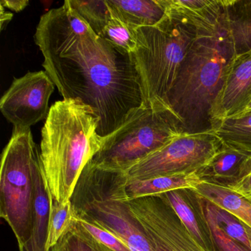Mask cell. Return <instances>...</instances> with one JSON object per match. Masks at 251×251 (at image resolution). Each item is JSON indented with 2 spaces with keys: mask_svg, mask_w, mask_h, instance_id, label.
Instances as JSON below:
<instances>
[{
  "mask_svg": "<svg viewBox=\"0 0 251 251\" xmlns=\"http://www.w3.org/2000/svg\"><path fill=\"white\" fill-rule=\"evenodd\" d=\"M113 16L134 29L161 23L167 9L161 0H107Z\"/></svg>",
  "mask_w": 251,
  "mask_h": 251,
  "instance_id": "15",
  "label": "cell"
},
{
  "mask_svg": "<svg viewBox=\"0 0 251 251\" xmlns=\"http://www.w3.org/2000/svg\"><path fill=\"white\" fill-rule=\"evenodd\" d=\"M203 203L205 217L212 231L218 251H251L240 242L232 239L225 233L217 223L211 204L205 200H203Z\"/></svg>",
  "mask_w": 251,
  "mask_h": 251,
  "instance_id": "26",
  "label": "cell"
},
{
  "mask_svg": "<svg viewBox=\"0 0 251 251\" xmlns=\"http://www.w3.org/2000/svg\"><path fill=\"white\" fill-rule=\"evenodd\" d=\"M202 181L199 173L161 176L144 180H129L127 192L129 200L167 193L181 189H195Z\"/></svg>",
  "mask_w": 251,
  "mask_h": 251,
  "instance_id": "19",
  "label": "cell"
},
{
  "mask_svg": "<svg viewBox=\"0 0 251 251\" xmlns=\"http://www.w3.org/2000/svg\"><path fill=\"white\" fill-rule=\"evenodd\" d=\"M99 37L127 53H134L137 48L136 29L114 16H112Z\"/></svg>",
  "mask_w": 251,
  "mask_h": 251,
  "instance_id": "23",
  "label": "cell"
},
{
  "mask_svg": "<svg viewBox=\"0 0 251 251\" xmlns=\"http://www.w3.org/2000/svg\"><path fill=\"white\" fill-rule=\"evenodd\" d=\"M223 146L213 132L184 133L144 158L127 172L129 180L196 173L212 159Z\"/></svg>",
  "mask_w": 251,
  "mask_h": 251,
  "instance_id": "8",
  "label": "cell"
},
{
  "mask_svg": "<svg viewBox=\"0 0 251 251\" xmlns=\"http://www.w3.org/2000/svg\"><path fill=\"white\" fill-rule=\"evenodd\" d=\"M64 99H79L99 119L98 132L107 137L148 106L133 54L102 38L86 39L61 57L42 64Z\"/></svg>",
  "mask_w": 251,
  "mask_h": 251,
  "instance_id": "1",
  "label": "cell"
},
{
  "mask_svg": "<svg viewBox=\"0 0 251 251\" xmlns=\"http://www.w3.org/2000/svg\"><path fill=\"white\" fill-rule=\"evenodd\" d=\"M50 251H113L95 239L75 218Z\"/></svg>",
  "mask_w": 251,
  "mask_h": 251,
  "instance_id": "21",
  "label": "cell"
},
{
  "mask_svg": "<svg viewBox=\"0 0 251 251\" xmlns=\"http://www.w3.org/2000/svg\"><path fill=\"white\" fill-rule=\"evenodd\" d=\"M198 34L165 100L189 134L212 132V113L233 60L223 4L201 19H192Z\"/></svg>",
  "mask_w": 251,
  "mask_h": 251,
  "instance_id": "2",
  "label": "cell"
},
{
  "mask_svg": "<svg viewBox=\"0 0 251 251\" xmlns=\"http://www.w3.org/2000/svg\"><path fill=\"white\" fill-rule=\"evenodd\" d=\"M182 223L208 251H218L205 217L203 200L193 189H181L164 193Z\"/></svg>",
  "mask_w": 251,
  "mask_h": 251,
  "instance_id": "13",
  "label": "cell"
},
{
  "mask_svg": "<svg viewBox=\"0 0 251 251\" xmlns=\"http://www.w3.org/2000/svg\"><path fill=\"white\" fill-rule=\"evenodd\" d=\"M166 9L167 16L156 25L136 29L137 48L133 55L148 105H165L166 98L198 34L192 19L176 10Z\"/></svg>",
  "mask_w": 251,
  "mask_h": 251,
  "instance_id": "5",
  "label": "cell"
},
{
  "mask_svg": "<svg viewBox=\"0 0 251 251\" xmlns=\"http://www.w3.org/2000/svg\"><path fill=\"white\" fill-rule=\"evenodd\" d=\"M40 149L30 128H14L4 149L0 171V215L12 229L19 246L30 236L34 199V167Z\"/></svg>",
  "mask_w": 251,
  "mask_h": 251,
  "instance_id": "7",
  "label": "cell"
},
{
  "mask_svg": "<svg viewBox=\"0 0 251 251\" xmlns=\"http://www.w3.org/2000/svg\"><path fill=\"white\" fill-rule=\"evenodd\" d=\"M75 219L74 211L71 201L65 203L53 202L50 220L48 249L50 251L57 243L66 230L70 227Z\"/></svg>",
  "mask_w": 251,
  "mask_h": 251,
  "instance_id": "24",
  "label": "cell"
},
{
  "mask_svg": "<svg viewBox=\"0 0 251 251\" xmlns=\"http://www.w3.org/2000/svg\"><path fill=\"white\" fill-rule=\"evenodd\" d=\"M34 186L30 236L19 248L20 251H50L48 249V238L53 200L47 184L41 156L34 167Z\"/></svg>",
  "mask_w": 251,
  "mask_h": 251,
  "instance_id": "14",
  "label": "cell"
},
{
  "mask_svg": "<svg viewBox=\"0 0 251 251\" xmlns=\"http://www.w3.org/2000/svg\"><path fill=\"white\" fill-rule=\"evenodd\" d=\"M127 183V173L105 170L91 160L70 199L75 217L111 232L132 251H155L130 211Z\"/></svg>",
  "mask_w": 251,
  "mask_h": 251,
  "instance_id": "4",
  "label": "cell"
},
{
  "mask_svg": "<svg viewBox=\"0 0 251 251\" xmlns=\"http://www.w3.org/2000/svg\"><path fill=\"white\" fill-rule=\"evenodd\" d=\"M251 105V51L233 60L213 110V127L218 122L237 115Z\"/></svg>",
  "mask_w": 251,
  "mask_h": 251,
  "instance_id": "12",
  "label": "cell"
},
{
  "mask_svg": "<svg viewBox=\"0 0 251 251\" xmlns=\"http://www.w3.org/2000/svg\"><path fill=\"white\" fill-rule=\"evenodd\" d=\"M211 205L215 214L217 223L224 230L225 233L232 239L240 242L251 251V245L245 226L230 213L212 204Z\"/></svg>",
  "mask_w": 251,
  "mask_h": 251,
  "instance_id": "25",
  "label": "cell"
},
{
  "mask_svg": "<svg viewBox=\"0 0 251 251\" xmlns=\"http://www.w3.org/2000/svg\"><path fill=\"white\" fill-rule=\"evenodd\" d=\"M251 155L223 143L220 151L198 173L202 180L228 186L237 179L242 166Z\"/></svg>",
  "mask_w": 251,
  "mask_h": 251,
  "instance_id": "16",
  "label": "cell"
},
{
  "mask_svg": "<svg viewBox=\"0 0 251 251\" xmlns=\"http://www.w3.org/2000/svg\"><path fill=\"white\" fill-rule=\"evenodd\" d=\"M29 1L27 0H2L0 5L6 9L11 10L16 13L21 12L28 6Z\"/></svg>",
  "mask_w": 251,
  "mask_h": 251,
  "instance_id": "29",
  "label": "cell"
},
{
  "mask_svg": "<svg viewBox=\"0 0 251 251\" xmlns=\"http://www.w3.org/2000/svg\"><path fill=\"white\" fill-rule=\"evenodd\" d=\"M223 14L235 53L251 51V0H223Z\"/></svg>",
  "mask_w": 251,
  "mask_h": 251,
  "instance_id": "17",
  "label": "cell"
},
{
  "mask_svg": "<svg viewBox=\"0 0 251 251\" xmlns=\"http://www.w3.org/2000/svg\"><path fill=\"white\" fill-rule=\"evenodd\" d=\"M99 119L79 99H64L51 106L42 130L41 158L53 202L65 203L88 163L102 149Z\"/></svg>",
  "mask_w": 251,
  "mask_h": 251,
  "instance_id": "3",
  "label": "cell"
},
{
  "mask_svg": "<svg viewBox=\"0 0 251 251\" xmlns=\"http://www.w3.org/2000/svg\"><path fill=\"white\" fill-rule=\"evenodd\" d=\"M250 107H251V106H250Z\"/></svg>",
  "mask_w": 251,
  "mask_h": 251,
  "instance_id": "32",
  "label": "cell"
},
{
  "mask_svg": "<svg viewBox=\"0 0 251 251\" xmlns=\"http://www.w3.org/2000/svg\"><path fill=\"white\" fill-rule=\"evenodd\" d=\"M129 207L155 251H208L173 209L165 194L129 200Z\"/></svg>",
  "mask_w": 251,
  "mask_h": 251,
  "instance_id": "9",
  "label": "cell"
},
{
  "mask_svg": "<svg viewBox=\"0 0 251 251\" xmlns=\"http://www.w3.org/2000/svg\"><path fill=\"white\" fill-rule=\"evenodd\" d=\"M245 230H246L247 234H248V239H249L250 241V245H251V230L249 228V227H246L245 226Z\"/></svg>",
  "mask_w": 251,
  "mask_h": 251,
  "instance_id": "31",
  "label": "cell"
},
{
  "mask_svg": "<svg viewBox=\"0 0 251 251\" xmlns=\"http://www.w3.org/2000/svg\"><path fill=\"white\" fill-rule=\"evenodd\" d=\"M184 133L183 123L167 105L151 104L105 137L103 147L92 161L105 170L127 173Z\"/></svg>",
  "mask_w": 251,
  "mask_h": 251,
  "instance_id": "6",
  "label": "cell"
},
{
  "mask_svg": "<svg viewBox=\"0 0 251 251\" xmlns=\"http://www.w3.org/2000/svg\"><path fill=\"white\" fill-rule=\"evenodd\" d=\"M98 37L66 0L64 5L42 16L35 43L45 59L62 56L81 41Z\"/></svg>",
  "mask_w": 251,
  "mask_h": 251,
  "instance_id": "11",
  "label": "cell"
},
{
  "mask_svg": "<svg viewBox=\"0 0 251 251\" xmlns=\"http://www.w3.org/2000/svg\"><path fill=\"white\" fill-rule=\"evenodd\" d=\"M193 189L201 198L230 213L251 230V198L242 196L226 186L205 180Z\"/></svg>",
  "mask_w": 251,
  "mask_h": 251,
  "instance_id": "18",
  "label": "cell"
},
{
  "mask_svg": "<svg viewBox=\"0 0 251 251\" xmlns=\"http://www.w3.org/2000/svg\"><path fill=\"white\" fill-rule=\"evenodd\" d=\"M68 2L98 36L113 16L107 0H68Z\"/></svg>",
  "mask_w": 251,
  "mask_h": 251,
  "instance_id": "22",
  "label": "cell"
},
{
  "mask_svg": "<svg viewBox=\"0 0 251 251\" xmlns=\"http://www.w3.org/2000/svg\"><path fill=\"white\" fill-rule=\"evenodd\" d=\"M226 187L242 196L251 198V155L242 166L237 179Z\"/></svg>",
  "mask_w": 251,
  "mask_h": 251,
  "instance_id": "28",
  "label": "cell"
},
{
  "mask_svg": "<svg viewBox=\"0 0 251 251\" xmlns=\"http://www.w3.org/2000/svg\"><path fill=\"white\" fill-rule=\"evenodd\" d=\"M55 83L45 71L14 78L0 100V110L14 128L27 129L47 119Z\"/></svg>",
  "mask_w": 251,
  "mask_h": 251,
  "instance_id": "10",
  "label": "cell"
},
{
  "mask_svg": "<svg viewBox=\"0 0 251 251\" xmlns=\"http://www.w3.org/2000/svg\"><path fill=\"white\" fill-rule=\"evenodd\" d=\"M76 219V218H75ZM81 226L89 231L95 239H98L101 243L103 244L105 246L108 247L109 249L113 251H132L131 249L124 243L121 239H119L115 235L111 233V232L98 227L92 223L84 220L76 219Z\"/></svg>",
  "mask_w": 251,
  "mask_h": 251,
  "instance_id": "27",
  "label": "cell"
},
{
  "mask_svg": "<svg viewBox=\"0 0 251 251\" xmlns=\"http://www.w3.org/2000/svg\"><path fill=\"white\" fill-rule=\"evenodd\" d=\"M212 132L223 143L251 155V107L216 123Z\"/></svg>",
  "mask_w": 251,
  "mask_h": 251,
  "instance_id": "20",
  "label": "cell"
},
{
  "mask_svg": "<svg viewBox=\"0 0 251 251\" xmlns=\"http://www.w3.org/2000/svg\"><path fill=\"white\" fill-rule=\"evenodd\" d=\"M0 8H1V12H0L1 22H0V24H1V30H3L4 28L8 25V23L12 20L13 16L14 15L11 13L7 12L4 7L0 6Z\"/></svg>",
  "mask_w": 251,
  "mask_h": 251,
  "instance_id": "30",
  "label": "cell"
}]
</instances>
